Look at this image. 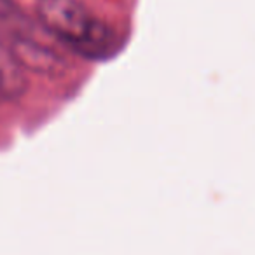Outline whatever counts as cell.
Here are the masks:
<instances>
[{
    "mask_svg": "<svg viewBox=\"0 0 255 255\" xmlns=\"http://www.w3.org/2000/svg\"><path fill=\"white\" fill-rule=\"evenodd\" d=\"M25 68L21 67L11 47L0 39V103H11L19 100L26 91Z\"/></svg>",
    "mask_w": 255,
    "mask_h": 255,
    "instance_id": "cell-2",
    "label": "cell"
},
{
    "mask_svg": "<svg viewBox=\"0 0 255 255\" xmlns=\"http://www.w3.org/2000/svg\"><path fill=\"white\" fill-rule=\"evenodd\" d=\"M37 16L42 26L82 54L100 56L110 46V32L79 0H39Z\"/></svg>",
    "mask_w": 255,
    "mask_h": 255,
    "instance_id": "cell-1",
    "label": "cell"
}]
</instances>
